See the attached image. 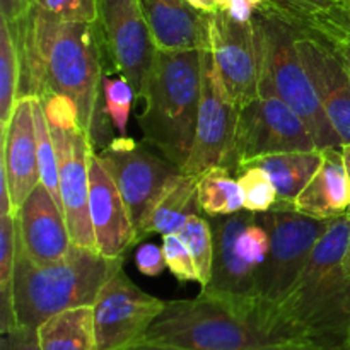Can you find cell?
<instances>
[{
    "instance_id": "6da1fadb",
    "label": "cell",
    "mask_w": 350,
    "mask_h": 350,
    "mask_svg": "<svg viewBox=\"0 0 350 350\" xmlns=\"http://www.w3.org/2000/svg\"><path fill=\"white\" fill-rule=\"evenodd\" d=\"M9 27L21 60L19 98L67 96L77 106L92 149H105L113 139L105 129L109 122L103 106L106 50L98 23H62L33 7L26 21Z\"/></svg>"
},
{
    "instance_id": "7a4b0ae2",
    "label": "cell",
    "mask_w": 350,
    "mask_h": 350,
    "mask_svg": "<svg viewBox=\"0 0 350 350\" xmlns=\"http://www.w3.org/2000/svg\"><path fill=\"white\" fill-rule=\"evenodd\" d=\"M277 321L314 350L350 345V215L332 219L289 294L273 308Z\"/></svg>"
},
{
    "instance_id": "3957f363",
    "label": "cell",
    "mask_w": 350,
    "mask_h": 350,
    "mask_svg": "<svg viewBox=\"0 0 350 350\" xmlns=\"http://www.w3.org/2000/svg\"><path fill=\"white\" fill-rule=\"evenodd\" d=\"M144 344L174 350H314L289 334L273 311L198 294L166 301Z\"/></svg>"
},
{
    "instance_id": "277c9868",
    "label": "cell",
    "mask_w": 350,
    "mask_h": 350,
    "mask_svg": "<svg viewBox=\"0 0 350 350\" xmlns=\"http://www.w3.org/2000/svg\"><path fill=\"white\" fill-rule=\"evenodd\" d=\"M123 258H108L98 250L72 245L62 262L38 265L17 241L10 291L14 327L36 330L53 314L92 306L109 277L123 267Z\"/></svg>"
},
{
    "instance_id": "5b68a950",
    "label": "cell",
    "mask_w": 350,
    "mask_h": 350,
    "mask_svg": "<svg viewBox=\"0 0 350 350\" xmlns=\"http://www.w3.org/2000/svg\"><path fill=\"white\" fill-rule=\"evenodd\" d=\"M202 94V50H157L140 99L144 142L183 170L190 157Z\"/></svg>"
},
{
    "instance_id": "8992f818",
    "label": "cell",
    "mask_w": 350,
    "mask_h": 350,
    "mask_svg": "<svg viewBox=\"0 0 350 350\" xmlns=\"http://www.w3.org/2000/svg\"><path fill=\"white\" fill-rule=\"evenodd\" d=\"M263 48V74L260 84L272 89L301 116L320 150L342 147L340 137L325 115L317 91L303 67L296 48V26L269 0L253 14Z\"/></svg>"
},
{
    "instance_id": "52a82bcc",
    "label": "cell",
    "mask_w": 350,
    "mask_h": 350,
    "mask_svg": "<svg viewBox=\"0 0 350 350\" xmlns=\"http://www.w3.org/2000/svg\"><path fill=\"white\" fill-rule=\"evenodd\" d=\"M260 219L269 231L270 252L256 269V297L260 304L273 311L296 286L332 219L310 217L293 207L260 212Z\"/></svg>"
},
{
    "instance_id": "ba28073f",
    "label": "cell",
    "mask_w": 350,
    "mask_h": 350,
    "mask_svg": "<svg viewBox=\"0 0 350 350\" xmlns=\"http://www.w3.org/2000/svg\"><path fill=\"white\" fill-rule=\"evenodd\" d=\"M318 149L313 135L301 116L265 84L260 94L239 108L231 171L258 157L293 150Z\"/></svg>"
},
{
    "instance_id": "9c48e42d",
    "label": "cell",
    "mask_w": 350,
    "mask_h": 350,
    "mask_svg": "<svg viewBox=\"0 0 350 350\" xmlns=\"http://www.w3.org/2000/svg\"><path fill=\"white\" fill-rule=\"evenodd\" d=\"M115 180L130 219L137 231L167 185L183 173L178 164L146 142H135L126 135L113 139L105 149L94 150Z\"/></svg>"
},
{
    "instance_id": "30bf717a",
    "label": "cell",
    "mask_w": 350,
    "mask_h": 350,
    "mask_svg": "<svg viewBox=\"0 0 350 350\" xmlns=\"http://www.w3.org/2000/svg\"><path fill=\"white\" fill-rule=\"evenodd\" d=\"M208 40L226 94L241 108L260 94L263 74L262 38L255 19H239L217 9L208 14Z\"/></svg>"
},
{
    "instance_id": "8fae6325",
    "label": "cell",
    "mask_w": 350,
    "mask_h": 350,
    "mask_svg": "<svg viewBox=\"0 0 350 350\" xmlns=\"http://www.w3.org/2000/svg\"><path fill=\"white\" fill-rule=\"evenodd\" d=\"M239 108L226 94L212 60L211 50H202V94L197 129L183 173L200 176L212 167L231 171Z\"/></svg>"
},
{
    "instance_id": "7c38bea8",
    "label": "cell",
    "mask_w": 350,
    "mask_h": 350,
    "mask_svg": "<svg viewBox=\"0 0 350 350\" xmlns=\"http://www.w3.org/2000/svg\"><path fill=\"white\" fill-rule=\"evenodd\" d=\"M98 9L106 55L140 101L146 94L157 46L139 0H98Z\"/></svg>"
},
{
    "instance_id": "4fadbf2b",
    "label": "cell",
    "mask_w": 350,
    "mask_h": 350,
    "mask_svg": "<svg viewBox=\"0 0 350 350\" xmlns=\"http://www.w3.org/2000/svg\"><path fill=\"white\" fill-rule=\"evenodd\" d=\"M164 308L166 301L137 287L122 267L92 304L99 350H125L140 344Z\"/></svg>"
},
{
    "instance_id": "5bb4252c",
    "label": "cell",
    "mask_w": 350,
    "mask_h": 350,
    "mask_svg": "<svg viewBox=\"0 0 350 350\" xmlns=\"http://www.w3.org/2000/svg\"><path fill=\"white\" fill-rule=\"evenodd\" d=\"M51 126V125H50ZM60 170V198L72 245L96 248L89 212V157L92 146L89 135L77 129L51 126Z\"/></svg>"
},
{
    "instance_id": "9a60e30c",
    "label": "cell",
    "mask_w": 350,
    "mask_h": 350,
    "mask_svg": "<svg viewBox=\"0 0 350 350\" xmlns=\"http://www.w3.org/2000/svg\"><path fill=\"white\" fill-rule=\"evenodd\" d=\"M296 31L297 53L317 91L321 108L340 137L342 146L350 144V77L347 68L337 48L327 38L301 29L299 26H296Z\"/></svg>"
},
{
    "instance_id": "2e32d148",
    "label": "cell",
    "mask_w": 350,
    "mask_h": 350,
    "mask_svg": "<svg viewBox=\"0 0 350 350\" xmlns=\"http://www.w3.org/2000/svg\"><path fill=\"white\" fill-rule=\"evenodd\" d=\"M255 212L246 208L229 215L207 217L214 234L212 277L200 293L243 304H260L256 297V269L245 262L238 250V238Z\"/></svg>"
},
{
    "instance_id": "e0dca14e",
    "label": "cell",
    "mask_w": 350,
    "mask_h": 350,
    "mask_svg": "<svg viewBox=\"0 0 350 350\" xmlns=\"http://www.w3.org/2000/svg\"><path fill=\"white\" fill-rule=\"evenodd\" d=\"M89 212L96 248L108 258H120L135 245V228L115 180L92 149L89 157Z\"/></svg>"
},
{
    "instance_id": "ac0fdd59",
    "label": "cell",
    "mask_w": 350,
    "mask_h": 350,
    "mask_svg": "<svg viewBox=\"0 0 350 350\" xmlns=\"http://www.w3.org/2000/svg\"><path fill=\"white\" fill-rule=\"evenodd\" d=\"M17 219V241L38 265L62 262L72 248L64 211L50 191L38 185L24 200Z\"/></svg>"
},
{
    "instance_id": "d6986e66",
    "label": "cell",
    "mask_w": 350,
    "mask_h": 350,
    "mask_svg": "<svg viewBox=\"0 0 350 350\" xmlns=\"http://www.w3.org/2000/svg\"><path fill=\"white\" fill-rule=\"evenodd\" d=\"M0 171L7 178L10 200H12V208L16 214L24 200L29 197L31 191L41 183L33 96L17 99L9 125L2 130Z\"/></svg>"
},
{
    "instance_id": "ffe728a7",
    "label": "cell",
    "mask_w": 350,
    "mask_h": 350,
    "mask_svg": "<svg viewBox=\"0 0 350 350\" xmlns=\"http://www.w3.org/2000/svg\"><path fill=\"white\" fill-rule=\"evenodd\" d=\"M157 50H208V14L188 0H139Z\"/></svg>"
},
{
    "instance_id": "44dd1931",
    "label": "cell",
    "mask_w": 350,
    "mask_h": 350,
    "mask_svg": "<svg viewBox=\"0 0 350 350\" xmlns=\"http://www.w3.org/2000/svg\"><path fill=\"white\" fill-rule=\"evenodd\" d=\"M294 208L310 217L330 219L347 214L350 208V178L342 147L321 150V164L299 197Z\"/></svg>"
},
{
    "instance_id": "7402d4cb",
    "label": "cell",
    "mask_w": 350,
    "mask_h": 350,
    "mask_svg": "<svg viewBox=\"0 0 350 350\" xmlns=\"http://www.w3.org/2000/svg\"><path fill=\"white\" fill-rule=\"evenodd\" d=\"M198 207V176L181 173L161 193L137 231V243L150 234H178Z\"/></svg>"
},
{
    "instance_id": "603a6c76",
    "label": "cell",
    "mask_w": 350,
    "mask_h": 350,
    "mask_svg": "<svg viewBox=\"0 0 350 350\" xmlns=\"http://www.w3.org/2000/svg\"><path fill=\"white\" fill-rule=\"evenodd\" d=\"M321 164V150H293L258 157L245 167L255 166L265 171L277 190L275 207H293ZM243 170V167H241ZM239 170V171H241ZM238 171V173H239Z\"/></svg>"
},
{
    "instance_id": "cb8c5ba5",
    "label": "cell",
    "mask_w": 350,
    "mask_h": 350,
    "mask_svg": "<svg viewBox=\"0 0 350 350\" xmlns=\"http://www.w3.org/2000/svg\"><path fill=\"white\" fill-rule=\"evenodd\" d=\"M40 350H99L92 306L53 314L36 328Z\"/></svg>"
},
{
    "instance_id": "d4e9b609",
    "label": "cell",
    "mask_w": 350,
    "mask_h": 350,
    "mask_svg": "<svg viewBox=\"0 0 350 350\" xmlns=\"http://www.w3.org/2000/svg\"><path fill=\"white\" fill-rule=\"evenodd\" d=\"M198 207L207 217L236 214L245 208L241 187L232 171L219 166L198 176Z\"/></svg>"
},
{
    "instance_id": "484cf974",
    "label": "cell",
    "mask_w": 350,
    "mask_h": 350,
    "mask_svg": "<svg viewBox=\"0 0 350 350\" xmlns=\"http://www.w3.org/2000/svg\"><path fill=\"white\" fill-rule=\"evenodd\" d=\"M21 60L9 24L0 19V125H9L10 115L19 99Z\"/></svg>"
},
{
    "instance_id": "4316f807",
    "label": "cell",
    "mask_w": 350,
    "mask_h": 350,
    "mask_svg": "<svg viewBox=\"0 0 350 350\" xmlns=\"http://www.w3.org/2000/svg\"><path fill=\"white\" fill-rule=\"evenodd\" d=\"M33 115L34 129H36V147H38V164H40V181L51 193L58 205L62 207L60 198V170H58L57 149H55L51 126L44 111L43 101L33 96ZM64 211V208H62Z\"/></svg>"
},
{
    "instance_id": "83f0119b",
    "label": "cell",
    "mask_w": 350,
    "mask_h": 350,
    "mask_svg": "<svg viewBox=\"0 0 350 350\" xmlns=\"http://www.w3.org/2000/svg\"><path fill=\"white\" fill-rule=\"evenodd\" d=\"M178 236L183 239L193 258L198 272V284L202 287L207 286L214 265V234H212L211 222L207 217H200V214L191 215Z\"/></svg>"
},
{
    "instance_id": "f1b7e54d",
    "label": "cell",
    "mask_w": 350,
    "mask_h": 350,
    "mask_svg": "<svg viewBox=\"0 0 350 350\" xmlns=\"http://www.w3.org/2000/svg\"><path fill=\"white\" fill-rule=\"evenodd\" d=\"M239 187L243 191V204L250 212H267L277 205V190L272 180L260 167L248 166L239 171Z\"/></svg>"
},
{
    "instance_id": "f546056e",
    "label": "cell",
    "mask_w": 350,
    "mask_h": 350,
    "mask_svg": "<svg viewBox=\"0 0 350 350\" xmlns=\"http://www.w3.org/2000/svg\"><path fill=\"white\" fill-rule=\"evenodd\" d=\"M133 98H135V92L126 79H123L122 75L105 77L103 81V106H105L106 116L109 118L111 125L118 130L120 135H126V125H129Z\"/></svg>"
},
{
    "instance_id": "4dcf8cb0",
    "label": "cell",
    "mask_w": 350,
    "mask_h": 350,
    "mask_svg": "<svg viewBox=\"0 0 350 350\" xmlns=\"http://www.w3.org/2000/svg\"><path fill=\"white\" fill-rule=\"evenodd\" d=\"M284 16L293 21L296 26L318 34H350V0H338L330 9L311 17L297 19L287 14Z\"/></svg>"
},
{
    "instance_id": "1f68e13d",
    "label": "cell",
    "mask_w": 350,
    "mask_h": 350,
    "mask_svg": "<svg viewBox=\"0 0 350 350\" xmlns=\"http://www.w3.org/2000/svg\"><path fill=\"white\" fill-rule=\"evenodd\" d=\"M34 7L62 23H98V0H34Z\"/></svg>"
},
{
    "instance_id": "d6a6232c",
    "label": "cell",
    "mask_w": 350,
    "mask_h": 350,
    "mask_svg": "<svg viewBox=\"0 0 350 350\" xmlns=\"http://www.w3.org/2000/svg\"><path fill=\"white\" fill-rule=\"evenodd\" d=\"M238 250L243 260L255 269H258L265 262L270 252V236L260 219V214L253 215L252 221L241 231L238 238Z\"/></svg>"
},
{
    "instance_id": "836d02e7",
    "label": "cell",
    "mask_w": 350,
    "mask_h": 350,
    "mask_svg": "<svg viewBox=\"0 0 350 350\" xmlns=\"http://www.w3.org/2000/svg\"><path fill=\"white\" fill-rule=\"evenodd\" d=\"M163 253L166 267L181 282H198V272L187 245L178 234L163 236Z\"/></svg>"
},
{
    "instance_id": "e575fe53",
    "label": "cell",
    "mask_w": 350,
    "mask_h": 350,
    "mask_svg": "<svg viewBox=\"0 0 350 350\" xmlns=\"http://www.w3.org/2000/svg\"><path fill=\"white\" fill-rule=\"evenodd\" d=\"M40 99L43 101L44 111H46L48 122H50L51 126H60V129H77V126H81V123H79V109L70 98L64 94H50Z\"/></svg>"
},
{
    "instance_id": "d590c367",
    "label": "cell",
    "mask_w": 350,
    "mask_h": 350,
    "mask_svg": "<svg viewBox=\"0 0 350 350\" xmlns=\"http://www.w3.org/2000/svg\"><path fill=\"white\" fill-rule=\"evenodd\" d=\"M280 12L291 17H311L330 9L338 0H269Z\"/></svg>"
},
{
    "instance_id": "8d00e7d4",
    "label": "cell",
    "mask_w": 350,
    "mask_h": 350,
    "mask_svg": "<svg viewBox=\"0 0 350 350\" xmlns=\"http://www.w3.org/2000/svg\"><path fill=\"white\" fill-rule=\"evenodd\" d=\"M135 265L140 273L147 277H157L164 272L166 258H164L163 246H156L152 243H146L135 253Z\"/></svg>"
},
{
    "instance_id": "74e56055",
    "label": "cell",
    "mask_w": 350,
    "mask_h": 350,
    "mask_svg": "<svg viewBox=\"0 0 350 350\" xmlns=\"http://www.w3.org/2000/svg\"><path fill=\"white\" fill-rule=\"evenodd\" d=\"M0 350H40L36 330L24 327L10 328L2 334Z\"/></svg>"
},
{
    "instance_id": "f35d334b",
    "label": "cell",
    "mask_w": 350,
    "mask_h": 350,
    "mask_svg": "<svg viewBox=\"0 0 350 350\" xmlns=\"http://www.w3.org/2000/svg\"><path fill=\"white\" fill-rule=\"evenodd\" d=\"M34 0H0V17L14 26L29 17Z\"/></svg>"
},
{
    "instance_id": "ab89813d",
    "label": "cell",
    "mask_w": 350,
    "mask_h": 350,
    "mask_svg": "<svg viewBox=\"0 0 350 350\" xmlns=\"http://www.w3.org/2000/svg\"><path fill=\"white\" fill-rule=\"evenodd\" d=\"M301 29H303V27H301ZM311 33H313V31H311ZM320 36L327 38V40L337 48L338 55H340L342 62H344L350 77V34H320Z\"/></svg>"
},
{
    "instance_id": "60d3db41",
    "label": "cell",
    "mask_w": 350,
    "mask_h": 350,
    "mask_svg": "<svg viewBox=\"0 0 350 350\" xmlns=\"http://www.w3.org/2000/svg\"><path fill=\"white\" fill-rule=\"evenodd\" d=\"M188 2L193 3L197 9H200L202 12H215L219 9V0H188Z\"/></svg>"
},
{
    "instance_id": "b9f144b4",
    "label": "cell",
    "mask_w": 350,
    "mask_h": 350,
    "mask_svg": "<svg viewBox=\"0 0 350 350\" xmlns=\"http://www.w3.org/2000/svg\"><path fill=\"white\" fill-rule=\"evenodd\" d=\"M125 350H174V349L159 347V345H152V344H144V342H140V344H135V345H132V347H129V349H125Z\"/></svg>"
},
{
    "instance_id": "7bdbcfd3",
    "label": "cell",
    "mask_w": 350,
    "mask_h": 350,
    "mask_svg": "<svg viewBox=\"0 0 350 350\" xmlns=\"http://www.w3.org/2000/svg\"><path fill=\"white\" fill-rule=\"evenodd\" d=\"M342 152H344L345 167H347V173H349V178H350V144H345V146H342ZM347 214L350 215V208H349Z\"/></svg>"
},
{
    "instance_id": "ee69618b",
    "label": "cell",
    "mask_w": 350,
    "mask_h": 350,
    "mask_svg": "<svg viewBox=\"0 0 350 350\" xmlns=\"http://www.w3.org/2000/svg\"><path fill=\"white\" fill-rule=\"evenodd\" d=\"M342 350H350V345H349V347H345V349H342Z\"/></svg>"
}]
</instances>
